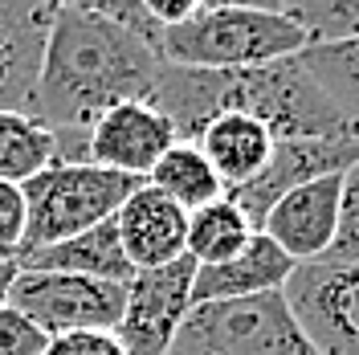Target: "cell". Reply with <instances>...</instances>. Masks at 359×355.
<instances>
[{"label": "cell", "instance_id": "5b68a950", "mask_svg": "<svg viewBox=\"0 0 359 355\" xmlns=\"http://www.w3.org/2000/svg\"><path fill=\"white\" fill-rule=\"evenodd\" d=\"M168 355H318L282 294L192 307Z\"/></svg>", "mask_w": 359, "mask_h": 355}, {"label": "cell", "instance_id": "603a6c76", "mask_svg": "<svg viewBox=\"0 0 359 355\" xmlns=\"http://www.w3.org/2000/svg\"><path fill=\"white\" fill-rule=\"evenodd\" d=\"M25 249V192L17 184H0V257L17 262Z\"/></svg>", "mask_w": 359, "mask_h": 355}, {"label": "cell", "instance_id": "ac0fdd59", "mask_svg": "<svg viewBox=\"0 0 359 355\" xmlns=\"http://www.w3.org/2000/svg\"><path fill=\"white\" fill-rule=\"evenodd\" d=\"M57 163V135L25 111H0V184L25 188Z\"/></svg>", "mask_w": 359, "mask_h": 355}, {"label": "cell", "instance_id": "52a82bcc", "mask_svg": "<svg viewBox=\"0 0 359 355\" xmlns=\"http://www.w3.org/2000/svg\"><path fill=\"white\" fill-rule=\"evenodd\" d=\"M118 282L78 278V274H33L17 269V282L8 290V307L21 311L45 339L69 331H114L123 314Z\"/></svg>", "mask_w": 359, "mask_h": 355}, {"label": "cell", "instance_id": "8992f818", "mask_svg": "<svg viewBox=\"0 0 359 355\" xmlns=\"http://www.w3.org/2000/svg\"><path fill=\"white\" fill-rule=\"evenodd\" d=\"M282 298L318 355H359V262L294 266Z\"/></svg>", "mask_w": 359, "mask_h": 355}, {"label": "cell", "instance_id": "3957f363", "mask_svg": "<svg viewBox=\"0 0 359 355\" xmlns=\"http://www.w3.org/2000/svg\"><path fill=\"white\" fill-rule=\"evenodd\" d=\"M306 49V33L278 13V4H208L176 29H163L159 62L184 69H253L286 62Z\"/></svg>", "mask_w": 359, "mask_h": 355}, {"label": "cell", "instance_id": "5bb4252c", "mask_svg": "<svg viewBox=\"0 0 359 355\" xmlns=\"http://www.w3.org/2000/svg\"><path fill=\"white\" fill-rule=\"evenodd\" d=\"M294 262L269 241L266 233H253L241 253H233L221 266H196L192 278V307L201 302H237L257 294H282L290 282Z\"/></svg>", "mask_w": 359, "mask_h": 355}, {"label": "cell", "instance_id": "ba28073f", "mask_svg": "<svg viewBox=\"0 0 359 355\" xmlns=\"http://www.w3.org/2000/svg\"><path fill=\"white\" fill-rule=\"evenodd\" d=\"M192 278L196 262L184 253L172 266L139 269L123 290V314L114 339L123 355H168L176 331L192 311Z\"/></svg>", "mask_w": 359, "mask_h": 355}, {"label": "cell", "instance_id": "7a4b0ae2", "mask_svg": "<svg viewBox=\"0 0 359 355\" xmlns=\"http://www.w3.org/2000/svg\"><path fill=\"white\" fill-rule=\"evenodd\" d=\"M147 102L176 127V139H184V143H196V135L217 114L229 111L253 114L257 123H266L273 143L359 135L298 58L253 69L159 66V78L147 94Z\"/></svg>", "mask_w": 359, "mask_h": 355}, {"label": "cell", "instance_id": "9a60e30c", "mask_svg": "<svg viewBox=\"0 0 359 355\" xmlns=\"http://www.w3.org/2000/svg\"><path fill=\"white\" fill-rule=\"evenodd\" d=\"M17 269H33V274H78V278H98V282H118L127 286L135 278L131 262L123 257V245L114 233V221H102L66 237L57 245H41V249H25L17 257Z\"/></svg>", "mask_w": 359, "mask_h": 355}, {"label": "cell", "instance_id": "9c48e42d", "mask_svg": "<svg viewBox=\"0 0 359 355\" xmlns=\"http://www.w3.org/2000/svg\"><path fill=\"white\" fill-rule=\"evenodd\" d=\"M355 163H359V135H347V139H282V143H273V156L262 168V176H253L249 184L224 192V196L241 208L249 229L257 233L266 213L286 192L323 176H343Z\"/></svg>", "mask_w": 359, "mask_h": 355}, {"label": "cell", "instance_id": "e0dca14e", "mask_svg": "<svg viewBox=\"0 0 359 355\" xmlns=\"http://www.w3.org/2000/svg\"><path fill=\"white\" fill-rule=\"evenodd\" d=\"M143 184H151L156 192H163L184 213H196V208H204V204H212V200L224 196V184L217 180V172L204 159V152L196 143H184V139H176L159 156V163L147 172Z\"/></svg>", "mask_w": 359, "mask_h": 355}, {"label": "cell", "instance_id": "7c38bea8", "mask_svg": "<svg viewBox=\"0 0 359 355\" xmlns=\"http://www.w3.org/2000/svg\"><path fill=\"white\" fill-rule=\"evenodd\" d=\"M123 257L131 262V269H159L172 266L176 257H184V237H188V213L172 204V200L156 192L151 184H139L131 196L118 204V213L111 217Z\"/></svg>", "mask_w": 359, "mask_h": 355}, {"label": "cell", "instance_id": "30bf717a", "mask_svg": "<svg viewBox=\"0 0 359 355\" xmlns=\"http://www.w3.org/2000/svg\"><path fill=\"white\" fill-rule=\"evenodd\" d=\"M172 143H176V127L151 102L135 98L102 111L86 127V163L131 180H147V172Z\"/></svg>", "mask_w": 359, "mask_h": 355}, {"label": "cell", "instance_id": "44dd1931", "mask_svg": "<svg viewBox=\"0 0 359 355\" xmlns=\"http://www.w3.org/2000/svg\"><path fill=\"white\" fill-rule=\"evenodd\" d=\"M273 4L306 33V49L359 37V0H273Z\"/></svg>", "mask_w": 359, "mask_h": 355}, {"label": "cell", "instance_id": "ffe728a7", "mask_svg": "<svg viewBox=\"0 0 359 355\" xmlns=\"http://www.w3.org/2000/svg\"><path fill=\"white\" fill-rule=\"evenodd\" d=\"M298 62L311 69V78L327 90V98L347 114V123L359 131V37L343 45L302 49Z\"/></svg>", "mask_w": 359, "mask_h": 355}, {"label": "cell", "instance_id": "2e32d148", "mask_svg": "<svg viewBox=\"0 0 359 355\" xmlns=\"http://www.w3.org/2000/svg\"><path fill=\"white\" fill-rule=\"evenodd\" d=\"M196 147L212 163V172L224 184V192H233V188L249 184L253 176H262V168L273 156V135L253 114L229 111V114H217L196 135Z\"/></svg>", "mask_w": 359, "mask_h": 355}, {"label": "cell", "instance_id": "d6986e66", "mask_svg": "<svg viewBox=\"0 0 359 355\" xmlns=\"http://www.w3.org/2000/svg\"><path fill=\"white\" fill-rule=\"evenodd\" d=\"M253 237L249 221L241 217V208L229 196L204 204L196 213H188V237H184V253L196 266H221L233 253H241L245 241Z\"/></svg>", "mask_w": 359, "mask_h": 355}, {"label": "cell", "instance_id": "8fae6325", "mask_svg": "<svg viewBox=\"0 0 359 355\" xmlns=\"http://www.w3.org/2000/svg\"><path fill=\"white\" fill-rule=\"evenodd\" d=\"M339 196H343V176L311 180L278 200L257 233H266L294 266L323 262L339 233Z\"/></svg>", "mask_w": 359, "mask_h": 355}, {"label": "cell", "instance_id": "6da1fadb", "mask_svg": "<svg viewBox=\"0 0 359 355\" xmlns=\"http://www.w3.org/2000/svg\"><path fill=\"white\" fill-rule=\"evenodd\" d=\"M159 66L156 49L98 17L86 0L57 4L25 114L49 131H86L118 102H147Z\"/></svg>", "mask_w": 359, "mask_h": 355}, {"label": "cell", "instance_id": "cb8c5ba5", "mask_svg": "<svg viewBox=\"0 0 359 355\" xmlns=\"http://www.w3.org/2000/svg\"><path fill=\"white\" fill-rule=\"evenodd\" d=\"M41 351H45V335L21 311H13L4 302L0 307V355H41Z\"/></svg>", "mask_w": 359, "mask_h": 355}, {"label": "cell", "instance_id": "4fadbf2b", "mask_svg": "<svg viewBox=\"0 0 359 355\" xmlns=\"http://www.w3.org/2000/svg\"><path fill=\"white\" fill-rule=\"evenodd\" d=\"M57 4L0 0V111H25Z\"/></svg>", "mask_w": 359, "mask_h": 355}, {"label": "cell", "instance_id": "277c9868", "mask_svg": "<svg viewBox=\"0 0 359 355\" xmlns=\"http://www.w3.org/2000/svg\"><path fill=\"white\" fill-rule=\"evenodd\" d=\"M143 180L118 176L94 163H49L41 176L25 184V249L57 245L94 225L111 221L118 204ZM21 249V253H25Z\"/></svg>", "mask_w": 359, "mask_h": 355}, {"label": "cell", "instance_id": "7402d4cb", "mask_svg": "<svg viewBox=\"0 0 359 355\" xmlns=\"http://www.w3.org/2000/svg\"><path fill=\"white\" fill-rule=\"evenodd\" d=\"M335 262H359V163L343 172V196H339V233L331 253Z\"/></svg>", "mask_w": 359, "mask_h": 355}, {"label": "cell", "instance_id": "d4e9b609", "mask_svg": "<svg viewBox=\"0 0 359 355\" xmlns=\"http://www.w3.org/2000/svg\"><path fill=\"white\" fill-rule=\"evenodd\" d=\"M41 355H123L114 331H69L45 339Z\"/></svg>", "mask_w": 359, "mask_h": 355}, {"label": "cell", "instance_id": "4316f807", "mask_svg": "<svg viewBox=\"0 0 359 355\" xmlns=\"http://www.w3.org/2000/svg\"><path fill=\"white\" fill-rule=\"evenodd\" d=\"M17 282V262H8V257H0V307L8 302V290Z\"/></svg>", "mask_w": 359, "mask_h": 355}, {"label": "cell", "instance_id": "484cf974", "mask_svg": "<svg viewBox=\"0 0 359 355\" xmlns=\"http://www.w3.org/2000/svg\"><path fill=\"white\" fill-rule=\"evenodd\" d=\"M143 4H147V13H151V21L159 29H176V25H184L196 13L201 0H143Z\"/></svg>", "mask_w": 359, "mask_h": 355}]
</instances>
